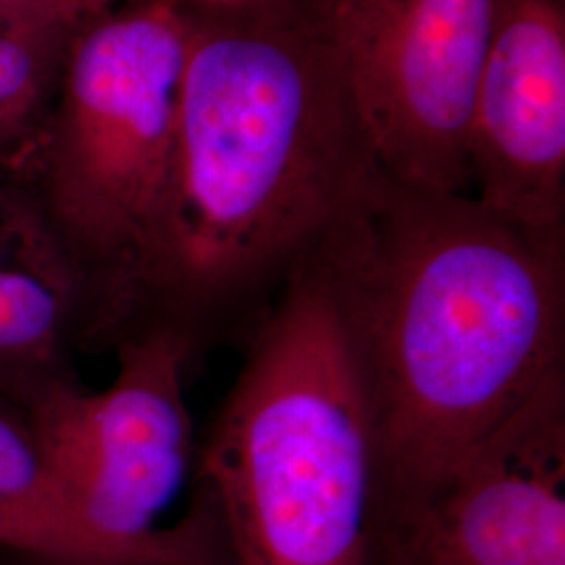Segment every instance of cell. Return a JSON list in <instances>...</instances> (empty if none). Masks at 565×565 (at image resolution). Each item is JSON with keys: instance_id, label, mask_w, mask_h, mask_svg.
I'll return each instance as SVG.
<instances>
[{"instance_id": "obj_1", "label": "cell", "mask_w": 565, "mask_h": 565, "mask_svg": "<svg viewBox=\"0 0 565 565\" xmlns=\"http://www.w3.org/2000/svg\"><path fill=\"white\" fill-rule=\"evenodd\" d=\"M184 13L172 160L120 342L163 333L195 369L247 345L377 162L315 0Z\"/></svg>"}, {"instance_id": "obj_2", "label": "cell", "mask_w": 565, "mask_h": 565, "mask_svg": "<svg viewBox=\"0 0 565 565\" xmlns=\"http://www.w3.org/2000/svg\"><path fill=\"white\" fill-rule=\"evenodd\" d=\"M375 450L371 541L565 371V226L375 168L310 247Z\"/></svg>"}, {"instance_id": "obj_3", "label": "cell", "mask_w": 565, "mask_h": 565, "mask_svg": "<svg viewBox=\"0 0 565 565\" xmlns=\"http://www.w3.org/2000/svg\"><path fill=\"white\" fill-rule=\"evenodd\" d=\"M202 438L233 565H369L375 450L323 273L296 266Z\"/></svg>"}, {"instance_id": "obj_4", "label": "cell", "mask_w": 565, "mask_h": 565, "mask_svg": "<svg viewBox=\"0 0 565 565\" xmlns=\"http://www.w3.org/2000/svg\"><path fill=\"white\" fill-rule=\"evenodd\" d=\"M186 13L121 0L72 32L51 102L4 174L34 205L78 289V354L120 342L174 147Z\"/></svg>"}, {"instance_id": "obj_5", "label": "cell", "mask_w": 565, "mask_h": 565, "mask_svg": "<svg viewBox=\"0 0 565 565\" xmlns=\"http://www.w3.org/2000/svg\"><path fill=\"white\" fill-rule=\"evenodd\" d=\"M99 392L63 385L20 411L61 497L111 565H233L218 507L193 484L174 525L160 518L193 476L198 436L186 404V350L162 333L118 343Z\"/></svg>"}, {"instance_id": "obj_6", "label": "cell", "mask_w": 565, "mask_h": 565, "mask_svg": "<svg viewBox=\"0 0 565 565\" xmlns=\"http://www.w3.org/2000/svg\"><path fill=\"white\" fill-rule=\"evenodd\" d=\"M394 181L469 193L467 132L497 0H315Z\"/></svg>"}, {"instance_id": "obj_7", "label": "cell", "mask_w": 565, "mask_h": 565, "mask_svg": "<svg viewBox=\"0 0 565 565\" xmlns=\"http://www.w3.org/2000/svg\"><path fill=\"white\" fill-rule=\"evenodd\" d=\"M369 565H565V371L377 532Z\"/></svg>"}, {"instance_id": "obj_8", "label": "cell", "mask_w": 565, "mask_h": 565, "mask_svg": "<svg viewBox=\"0 0 565 565\" xmlns=\"http://www.w3.org/2000/svg\"><path fill=\"white\" fill-rule=\"evenodd\" d=\"M476 200L532 226H565V0H497L469 116Z\"/></svg>"}, {"instance_id": "obj_9", "label": "cell", "mask_w": 565, "mask_h": 565, "mask_svg": "<svg viewBox=\"0 0 565 565\" xmlns=\"http://www.w3.org/2000/svg\"><path fill=\"white\" fill-rule=\"evenodd\" d=\"M78 289L20 186L0 174V398L25 408L78 384Z\"/></svg>"}, {"instance_id": "obj_10", "label": "cell", "mask_w": 565, "mask_h": 565, "mask_svg": "<svg viewBox=\"0 0 565 565\" xmlns=\"http://www.w3.org/2000/svg\"><path fill=\"white\" fill-rule=\"evenodd\" d=\"M0 548L44 565H111L70 513L23 415L2 398Z\"/></svg>"}, {"instance_id": "obj_11", "label": "cell", "mask_w": 565, "mask_h": 565, "mask_svg": "<svg viewBox=\"0 0 565 565\" xmlns=\"http://www.w3.org/2000/svg\"><path fill=\"white\" fill-rule=\"evenodd\" d=\"M76 28L0 13V172L41 124Z\"/></svg>"}, {"instance_id": "obj_12", "label": "cell", "mask_w": 565, "mask_h": 565, "mask_svg": "<svg viewBox=\"0 0 565 565\" xmlns=\"http://www.w3.org/2000/svg\"><path fill=\"white\" fill-rule=\"evenodd\" d=\"M121 0H0V13L76 28Z\"/></svg>"}, {"instance_id": "obj_13", "label": "cell", "mask_w": 565, "mask_h": 565, "mask_svg": "<svg viewBox=\"0 0 565 565\" xmlns=\"http://www.w3.org/2000/svg\"><path fill=\"white\" fill-rule=\"evenodd\" d=\"M182 11H218V9H235L245 4H258L268 0H168Z\"/></svg>"}]
</instances>
